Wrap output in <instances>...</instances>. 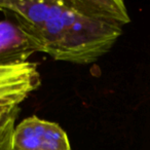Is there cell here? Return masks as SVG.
<instances>
[{
	"mask_svg": "<svg viewBox=\"0 0 150 150\" xmlns=\"http://www.w3.org/2000/svg\"><path fill=\"white\" fill-rule=\"evenodd\" d=\"M0 11L54 61L88 65L109 52L122 28L80 13L68 0H0Z\"/></svg>",
	"mask_w": 150,
	"mask_h": 150,
	"instance_id": "1",
	"label": "cell"
},
{
	"mask_svg": "<svg viewBox=\"0 0 150 150\" xmlns=\"http://www.w3.org/2000/svg\"><path fill=\"white\" fill-rule=\"evenodd\" d=\"M13 144L15 150H72L68 135L59 123L36 115L16 125Z\"/></svg>",
	"mask_w": 150,
	"mask_h": 150,
	"instance_id": "2",
	"label": "cell"
},
{
	"mask_svg": "<svg viewBox=\"0 0 150 150\" xmlns=\"http://www.w3.org/2000/svg\"><path fill=\"white\" fill-rule=\"evenodd\" d=\"M35 52H40L33 39L16 23L0 21V66L23 64Z\"/></svg>",
	"mask_w": 150,
	"mask_h": 150,
	"instance_id": "3",
	"label": "cell"
},
{
	"mask_svg": "<svg viewBox=\"0 0 150 150\" xmlns=\"http://www.w3.org/2000/svg\"><path fill=\"white\" fill-rule=\"evenodd\" d=\"M40 86L41 75L35 63L29 61L23 64L0 66V99H27Z\"/></svg>",
	"mask_w": 150,
	"mask_h": 150,
	"instance_id": "4",
	"label": "cell"
},
{
	"mask_svg": "<svg viewBox=\"0 0 150 150\" xmlns=\"http://www.w3.org/2000/svg\"><path fill=\"white\" fill-rule=\"evenodd\" d=\"M80 13L103 23L122 28L131 22L125 4L119 0H68Z\"/></svg>",
	"mask_w": 150,
	"mask_h": 150,
	"instance_id": "5",
	"label": "cell"
},
{
	"mask_svg": "<svg viewBox=\"0 0 150 150\" xmlns=\"http://www.w3.org/2000/svg\"><path fill=\"white\" fill-rule=\"evenodd\" d=\"M19 113L20 106H16L13 110L0 118V150L13 149V131Z\"/></svg>",
	"mask_w": 150,
	"mask_h": 150,
	"instance_id": "6",
	"label": "cell"
},
{
	"mask_svg": "<svg viewBox=\"0 0 150 150\" xmlns=\"http://www.w3.org/2000/svg\"><path fill=\"white\" fill-rule=\"evenodd\" d=\"M26 100L24 97H13V98L0 99V118L11 111L16 106H20L22 102Z\"/></svg>",
	"mask_w": 150,
	"mask_h": 150,
	"instance_id": "7",
	"label": "cell"
},
{
	"mask_svg": "<svg viewBox=\"0 0 150 150\" xmlns=\"http://www.w3.org/2000/svg\"><path fill=\"white\" fill-rule=\"evenodd\" d=\"M13 150H15V149H13Z\"/></svg>",
	"mask_w": 150,
	"mask_h": 150,
	"instance_id": "8",
	"label": "cell"
}]
</instances>
